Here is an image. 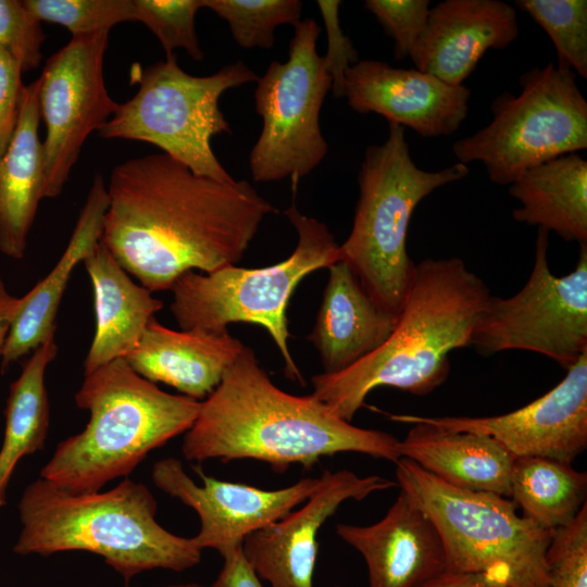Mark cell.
Wrapping results in <instances>:
<instances>
[{"label":"cell","mask_w":587,"mask_h":587,"mask_svg":"<svg viewBox=\"0 0 587 587\" xmlns=\"http://www.w3.org/2000/svg\"><path fill=\"white\" fill-rule=\"evenodd\" d=\"M57 354L53 334L32 352L20 376L10 385L0 448V509L7 503V489L18 461L45 447L50 424L45 374Z\"/></svg>","instance_id":"27"},{"label":"cell","mask_w":587,"mask_h":587,"mask_svg":"<svg viewBox=\"0 0 587 587\" xmlns=\"http://www.w3.org/2000/svg\"><path fill=\"white\" fill-rule=\"evenodd\" d=\"M344 97L358 113H377L425 138L450 136L469 112L471 90L416 68L359 60L345 73Z\"/></svg>","instance_id":"17"},{"label":"cell","mask_w":587,"mask_h":587,"mask_svg":"<svg viewBox=\"0 0 587 587\" xmlns=\"http://www.w3.org/2000/svg\"><path fill=\"white\" fill-rule=\"evenodd\" d=\"M398 452L445 483L510 498L515 457L495 438L414 422Z\"/></svg>","instance_id":"24"},{"label":"cell","mask_w":587,"mask_h":587,"mask_svg":"<svg viewBox=\"0 0 587 587\" xmlns=\"http://www.w3.org/2000/svg\"><path fill=\"white\" fill-rule=\"evenodd\" d=\"M203 8L227 22L239 47L270 50L277 26H296L301 21L303 3L299 0H203Z\"/></svg>","instance_id":"29"},{"label":"cell","mask_w":587,"mask_h":587,"mask_svg":"<svg viewBox=\"0 0 587 587\" xmlns=\"http://www.w3.org/2000/svg\"><path fill=\"white\" fill-rule=\"evenodd\" d=\"M41 22L66 27L72 36L110 32L120 23L135 21L133 0H23Z\"/></svg>","instance_id":"31"},{"label":"cell","mask_w":587,"mask_h":587,"mask_svg":"<svg viewBox=\"0 0 587 587\" xmlns=\"http://www.w3.org/2000/svg\"><path fill=\"white\" fill-rule=\"evenodd\" d=\"M133 4L135 21L155 35L166 57L175 49H184L191 59H203L195 26L203 0H133Z\"/></svg>","instance_id":"32"},{"label":"cell","mask_w":587,"mask_h":587,"mask_svg":"<svg viewBox=\"0 0 587 587\" xmlns=\"http://www.w3.org/2000/svg\"><path fill=\"white\" fill-rule=\"evenodd\" d=\"M336 534L364 559L369 587H421L446 572V551L430 517L400 492L378 522L339 523Z\"/></svg>","instance_id":"18"},{"label":"cell","mask_w":587,"mask_h":587,"mask_svg":"<svg viewBox=\"0 0 587 587\" xmlns=\"http://www.w3.org/2000/svg\"><path fill=\"white\" fill-rule=\"evenodd\" d=\"M135 76L138 91L118 104L98 134L151 143L198 175L233 182L211 148L212 137L230 132L218 100L230 88L258 82L255 72L239 60L214 74L195 76L173 53Z\"/></svg>","instance_id":"9"},{"label":"cell","mask_w":587,"mask_h":587,"mask_svg":"<svg viewBox=\"0 0 587 587\" xmlns=\"http://www.w3.org/2000/svg\"><path fill=\"white\" fill-rule=\"evenodd\" d=\"M75 394L85 428L58 444L40 477L73 494L99 491L127 477L154 449L186 433L201 401L161 390L124 359L84 375Z\"/></svg>","instance_id":"5"},{"label":"cell","mask_w":587,"mask_h":587,"mask_svg":"<svg viewBox=\"0 0 587 587\" xmlns=\"http://www.w3.org/2000/svg\"><path fill=\"white\" fill-rule=\"evenodd\" d=\"M17 508L16 554L87 551L102 557L125 582L153 569L183 572L201 561L193 538L162 527L150 489L128 477L110 490L83 494L39 477L24 489Z\"/></svg>","instance_id":"4"},{"label":"cell","mask_w":587,"mask_h":587,"mask_svg":"<svg viewBox=\"0 0 587 587\" xmlns=\"http://www.w3.org/2000/svg\"><path fill=\"white\" fill-rule=\"evenodd\" d=\"M486 283L457 257L415 264L412 285L387 340L350 367L312 377L313 396L351 422L377 387L425 396L450 372L449 354L471 346L490 298Z\"/></svg>","instance_id":"3"},{"label":"cell","mask_w":587,"mask_h":587,"mask_svg":"<svg viewBox=\"0 0 587 587\" xmlns=\"http://www.w3.org/2000/svg\"><path fill=\"white\" fill-rule=\"evenodd\" d=\"M519 36L515 9L499 0H445L430 8L410 59L417 71L463 85L489 49L502 50Z\"/></svg>","instance_id":"19"},{"label":"cell","mask_w":587,"mask_h":587,"mask_svg":"<svg viewBox=\"0 0 587 587\" xmlns=\"http://www.w3.org/2000/svg\"><path fill=\"white\" fill-rule=\"evenodd\" d=\"M125 587H129V586H125ZM164 587H203V586L197 583H184V584L168 585Z\"/></svg>","instance_id":"41"},{"label":"cell","mask_w":587,"mask_h":587,"mask_svg":"<svg viewBox=\"0 0 587 587\" xmlns=\"http://www.w3.org/2000/svg\"><path fill=\"white\" fill-rule=\"evenodd\" d=\"M46 35L41 21L21 0H0V48L14 59L23 73L42 60Z\"/></svg>","instance_id":"34"},{"label":"cell","mask_w":587,"mask_h":587,"mask_svg":"<svg viewBox=\"0 0 587 587\" xmlns=\"http://www.w3.org/2000/svg\"><path fill=\"white\" fill-rule=\"evenodd\" d=\"M320 32L315 20L300 21L289 43L288 60L273 61L257 82L255 110L263 127L249 154L254 182L290 177L296 191L298 182L327 154L320 113L333 78L316 51Z\"/></svg>","instance_id":"11"},{"label":"cell","mask_w":587,"mask_h":587,"mask_svg":"<svg viewBox=\"0 0 587 587\" xmlns=\"http://www.w3.org/2000/svg\"><path fill=\"white\" fill-rule=\"evenodd\" d=\"M552 40L558 63L576 75L587 77V1L586 0H517Z\"/></svg>","instance_id":"30"},{"label":"cell","mask_w":587,"mask_h":587,"mask_svg":"<svg viewBox=\"0 0 587 587\" xmlns=\"http://www.w3.org/2000/svg\"><path fill=\"white\" fill-rule=\"evenodd\" d=\"M549 232L538 227L535 262L514 296H490L475 325L471 346L489 357L525 350L569 370L587 351V243L579 245L575 268L561 277L548 262Z\"/></svg>","instance_id":"12"},{"label":"cell","mask_w":587,"mask_h":587,"mask_svg":"<svg viewBox=\"0 0 587 587\" xmlns=\"http://www.w3.org/2000/svg\"><path fill=\"white\" fill-rule=\"evenodd\" d=\"M100 241L151 292L238 263L277 211L247 180L198 175L161 152L114 167Z\"/></svg>","instance_id":"1"},{"label":"cell","mask_w":587,"mask_h":587,"mask_svg":"<svg viewBox=\"0 0 587 587\" xmlns=\"http://www.w3.org/2000/svg\"><path fill=\"white\" fill-rule=\"evenodd\" d=\"M398 316L369 296L342 261L328 267V279L316 322L308 339L317 350L324 372H341L378 349Z\"/></svg>","instance_id":"21"},{"label":"cell","mask_w":587,"mask_h":587,"mask_svg":"<svg viewBox=\"0 0 587 587\" xmlns=\"http://www.w3.org/2000/svg\"><path fill=\"white\" fill-rule=\"evenodd\" d=\"M546 565L548 587H587V502L553 532Z\"/></svg>","instance_id":"33"},{"label":"cell","mask_w":587,"mask_h":587,"mask_svg":"<svg viewBox=\"0 0 587 587\" xmlns=\"http://www.w3.org/2000/svg\"><path fill=\"white\" fill-rule=\"evenodd\" d=\"M399 440L389 433L352 425L313 395L295 396L273 384L252 349L242 352L215 390L201 401L185 433L182 452L201 463L252 459L275 472L305 470L323 457L358 452L396 463Z\"/></svg>","instance_id":"2"},{"label":"cell","mask_w":587,"mask_h":587,"mask_svg":"<svg viewBox=\"0 0 587 587\" xmlns=\"http://www.w3.org/2000/svg\"><path fill=\"white\" fill-rule=\"evenodd\" d=\"M447 430L495 438L515 458L539 457L573 463L587 448V351L551 390L512 412L494 416L391 415Z\"/></svg>","instance_id":"14"},{"label":"cell","mask_w":587,"mask_h":587,"mask_svg":"<svg viewBox=\"0 0 587 587\" xmlns=\"http://www.w3.org/2000/svg\"><path fill=\"white\" fill-rule=\"evenodd\" d=\"M466 164L426 171L413 161L404 127L389 123L388 136L365 149L358 174L359 199L340 261L384 310L399 315L414 277L407 251L411 216L434 190L469 174Z\"/></svg>","instance_id":"6"},{"label":"cell","mask_w":587,"mask_h":587,"mask_svg":"<svg viewBox=\"0 0 587 587\" xmlns=\"http://www.w3.org/2000/svg\"><path fill=\"white\" fill-rule=\"evenodd\" d=\"M21 304L22 297L11 295L0 276V357Z\"/></svg>","instance_id":"39"},{"label":"cell","mask_w":587,"mask_h":587,"mask_svg":"<svg viewBox=\"0 0 587 587\" xmlns=\"http://www.w3.org/2000/svg\"><path fill=\"white\" fill-rule=\"evenodd\" d=\"M222 569L210 587H264L238 548L223 557Z\"/></svg>","instance_id":"38"},{"label":"cell","mask_w":587,"mask_h":587,"mask_svg":"<svg viewBox=\"0 0 587 587\" xmlns=\"http://www.w3.org/2000/svg\"><path fill=\"white\" fill-rule=\"evenodd\" d=\"M587 474L539 457L515 458L510 498L523 516L550 530L570 523L586 503Z\"/></svg>","instance_id":"28"},{"label":"cell","mask_w":587,"mask_h":587,"mask_svg":"<svg viewBox=\"0 0 587 587\" xmlns=\"http://www.w3.org/2000/svg\"><path fill=\"white\" fill-rule=\"evenodd\" d=\"M421 587H505L474 573L444 572Z\"/></svg>","instance_id":"40"},{"label":"cell","mask_w":587,"mask_h":587,"mask_svg":"<svg viewBox=\"0 0 587 587\" xmlns=\"http://www.w3.org/2000/svg\"><path fill=\"white\" fill-rule=\"evenodd\" d=\"M284 214L298 234L286 260L259 268L228 265L203 274L186 272L171 287L170 310L184 330L220 333L236 322L261 325L283 357L285 376L304 386L288 348L287 307L307 275L340 261L339 245L323 222L302 214L295 202Z\"/></svg>","instance_id":"8"},{"label":"cell","mask_w":587,"mask_h":587,"mask_svg":"<svg viewBox=\"0 0 587 587\" xmlns=\"http://www.w3.org/2000/svg\"><path fill=\"white\" fill-rule=\"evenodd\" d=\"M109 32L72 36L52 54L38 78L40 118L46 127L43 198H57L87 137L99 132L118 108L103 77Z\"/></svg>","instance_id":"13"},{"label":"cell","mask_w":587,"mask_h":587,"mask_svg":"<svg viewBox=\"0 0 587 587\" xmlns=\"http://www.w3.org/2000/svg\"><path fill=\"white\" fill-rule=\"evenodd\" d=\"M335 587H341V586H335Z\"/></svg>","instance_id":"42"},{"label":"cell","mask_w":587,"mask_h":587,"mask_svg":"<svg viewBox=\"0 0 587 587\" xmlns=\"http://www.w3.org/2000/svg\"><path fill=\"white\" fill-rule=\"evenodd\" d=\"M108 207V189L102 176L97 175L59 261L47 276L22 297L21 308L1 354L2 373L55 334L59 305L71 274L99 243Z\"/></svg>","instance_id":"22"},{"label":"cell","mask_w":587,"mask_h":587,"mask_svg":"<svg viewBox=\"0 0 587 587\" xmlns=\"http://www.w3.org/2000/svg\"><path fill=\"white\" fill-rule=\"evenodd\" d=\"M509 193L521 204L512 212L516 222L587 243V161L578 153L526 170L509 185Z\"/></svg>","instance_id":"26"},{"label":"cell","mask_w":587,"mask_h":587,"mask_svg":"<svg viewBox=\"0 0 587 587\" xmlns=\"http://www.w3.org/2000/svg\"><path fill=\"white\" fill-rule=\"evenodd\" d=\"M321 479V486L302 508L250 534L242 542L245 559L271 587H313L322 525L345 501H361L397 486L379 475L361 477L349 470H326Z\"/></svg>","instance_id":"16"},{"label":"cell","mask_w":587,"mask_h":587,"mask_svg":"<svg viewBox=\"0 0 587 587\" xmlns=\"http://www.w3.org/2000/svg\"><path fill=\"white\" fill-rule=\"evenodd\" d=\"M93 291L95 335L84 360V375L124 359L139 342L148 323L163 308L160 299L117 263L99 241L83 261Z\"/></svg>","instance_id":"23"},{"label":"cell","mask_w":587,"mask_h":587,"mask_svg":"<svg viewBox=\"0 0 587 587\" xmlns=\"http://www.w3.org/2000/svg\"><path fill=\"white\" fill-rule=\"evenodd\" d=\"M395 464L397 485L440 534L446 572L479 574L505 587H548L554 530L519 515L509 498L457 488L405 458Z\"/></svg>","instance_id":"7"},{"label":"cell","mask_w":587,"mask_h":587,"mask_svg":"<svg viewBox=\"0 0 587 587\" xmlns=\"http://www.w3.org/2000/svg\"><path fill=\"white\" fill-rule=\"evenodd\" d=\"M365 8L395 40V59L410 58L429 15L428 0H366Z\"/></svg>","instance_id":"35"},{"label":"cell","mask_w":587,"mask_h":587,"mask_svg":"<svg viewBox=\"0 0 587 587\" xmlns=\"http://www.w3.org/2000/svg\"><path fill=\"white\" fill-rule=\"evenodd\" d=\"M17 62L0 48V159L15 133L25 85Z\"/></svg>","instance_id":"37"},{"label":"cell","mask_w":587,"mask_h":587,"mask_svg":"<svg viewBox=\"0 0 587 587\" xmlns=\"http://www.w3.org/2000/svg\"><path fill=\"white\" fill-rule=\"evenodd\" d=\"M576 76L558 62L523 73L520 93L498 95L491 122L453 143L458 162L478 161L492 183L509 186L533 166L585 150L587 101Z\"/></svg>","instance_id":"10"},{"label":"cell","mask_w":587,"mask_h":587,"mask_svg":"<svg viewBox=\"0 0 587 587\" xmlns=\"http://www.w3.org/2000/svg\"><path fill=\"white\" fill-rule=\"evenodd\" d=\"M245 347L227 330H174L152 317L124 360L149 382L201 401L215 390Z\"/></svg>","instance_id":"20"},{"label":"cell","mask_w":587,"mask_h":587,"mask_svg":"<svg viewBox=\"0 0 587 587\" xmlns=\"http://www.w3.org/2000/svg\"><path fill=\"white\" fill-rule=\"evenodd\" d=\"M202 485L187 475L176 458L154 463L151 472L154 485L166 495L179 499L196 511L200 530L192 537L197 546L216 550L222 557L241 548L250 534L287 515L310 498L321 486V476L302 478L277 490L218 480L193 466Z\"/></svg>","instance_id":"15"},{"label":"cell","mask_w":587,"mask_h":587,"mask_svg":"<svg viewBox=\"0 0 587 587\" xmlns=\"http://www.w3.org/2000/svg\"><path fill=\"white\" fill-rule=\"evenodd\" d=\"M316 3L327 33V52L323 55L324 62L333 78V95L340 98L344 97L345 73L351 65L359 62V54L340 27L339 7L341 2L319 0Z\"/></svg>","instance_id":"36"},{"label":"cell","mask_w":587,"mask_h":587,"mask_svg":"<svg viewBox=\"0 0 587 587\" xmlns=\"http://www.w3.org/2000/svg\"><path fill=\"white\" fill-rule=\"evenodd\" d=\"M38 79L25 85L17 126L0 159V252L25 257L27 239L43 199L45 158L38 128Z\"/></svg>","instance_id":"25"}]
</instances>
